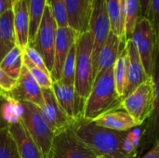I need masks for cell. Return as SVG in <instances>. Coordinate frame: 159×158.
Here are the masks:
<instances>
[{
    "mask_svg": "<svg viewBox=\"0 0 159 158\" xmlns=\"http://www.w3.org/2000/svg\"><path fill=\"white\" fill-rule=\"evenodd\" d=\"M18 85V80L7 75L1 68H0V89L5 92H9L13 88H15Z\"/></svg>",
    "mask_w": 159,
    "mask_h": 158,
    "instance_id": "d6a6232c",
    "label": "cell"
},
{
    "mask_svg": "<svg viewBox=\"0 0 159 158\" xmlns=\"http://www.w3.org/2000/svg\"><path fill=\"white\" fill-rule=\"evenodd\" d=\"M126 50L128 54V68L124 99L128 95H129L135 88H137L141 84L150 78L145 73L138 51L130 39L127 40L126 42Z\"/></svg>",
    "mask_w": 159,
    "mask_h": 158,
    "instance_id": "9a60e30c",
    "label": "cell"
},
{
    "mask_svg": "<svg viewBox=\"0 0 159 158\" xmlns=\"http://www.w3.org/2000/svg\"><path fill=\"white\" fill-rule=\"evenodd\" d=\"M12 1H13V2H14V1H15V0H12Z\"/></svg>",
    "mask_w": 159,
    "mask_h": 158,
    "instance_id": "74e56055",
    "label": "cell"
},
{
    "mask_svg": "<svg viewBox=\"0 0 159 158\" xmlns=\"http://www.w3.org/2000/svg\"><path fill=\"white\" fill-rule=\"evenodd\" d=\"M78 34H77L74 29L69 26L58 27L54 47L53 68L50 73L53 82L60 81L64 61L71 47H73V45L75 44Z\"/></svg>",
    "mask_w": 159,
    "mask_h": 158,
    "instance_id": "7c38bea8",
    "label": "cell"
},
{
    "mask_svg": "<svg viewBox=\"0 0 159 158\" xmlns=\"http://www.w3.org/2000/svg\"><path fill=\"white\" fill-rule=\"evenodd\" d=\"M6 93L9 98L19 102H31L39 108H41L44 104L42 88L24 65L22 66L20 77L18 79L17 87L11 91Z\"/></svg>",
    "mask_w": 159,
    "mask_h": 158,
    "instance_id": "30bf717a",
    "label": "cell"
},
{
    "mask_svg": "<svg viewBox=\"0 0 159 158\" xmlns=\"http://www.w3.org/2000/svg\"><path fill=\"white\" fill-rule=\"evenodd\" d=\"M75 58H76V47L75 44L71 47L66 60L63 64L61 77L60 82L64 85L75 86Z\"/></svg>",
    "mask_w": 159,
    "mask_h": 158,
    "instance_id": "83f0119b",
    "label": "cell"
},
{
    "mask_svg": "<svg viewBox=\"0 0 159 158\" xmlns=\"http://www.w3.org/2000/svg\"><path fill=\"white\" fill-rule=\"evenodd\" d=\"M89 31L90 32L93 39L92 63L93 74L95 78L97 74V66L100 52L102 47L104 46L109 34L111 33V24L106 8L105 0H93Z\"/></svg>",
    "mask_w": 159,
    "mask_h": 158,
    "instance_id": "52a82bcc",
    "label": "cell"
},
{
    "mask_svg": "<svg viewBox=\"0 0 159 158\" xmlns=\"http://www.w3.org/2000/svg\"><path fill=\"white\" fill-rule=\"evenodd\" d=\"M67 12L68 26L77 34L89 30V19L93 0H63Z\"/></svg>",
    "mask_w": 159,
    "mask_h": 158,
    "instance_id": "5bb4252c",
    "label": "cell"
},
{
    "mask_svg": "<svg viewBox=\"0 0 159 158\" xmlns=\"http://www.w3.org/2000/svg\"><path fill=\"white\" fill-rule=\"evenodd\" d=\"M8 131L14 140L20 158H43L42 153L21 121H16L8 126Z\"/></svg>",
    "mask_w": 159,
    "mask_h": 158,
    "instance_id": "2e32d148",
    "label": "cell"
},
{
    "mask_svg": "<svg viewBox=\"0 0 159 158\" xmlns=\"http://www.w3.org/2000/svg\"><path fill=\"white\" fill-rule=\"evenodd\" d=\"M75 47L76 58L75 89L79 97L87 100L95 79L92 63L93 39L89 31L78 34L75 41Z\"/></svg>",
    "mask_w": 159,
    "mask_h": 158,
    "instance_id": "3957f363",
    "label": "cell"
},
{
    "mask_svg": "<svg viewBox=\"0 0 159 158\" xmlns=\"http://www.w3.org/2000/svg\"><path fill=\"white\" fill-rule=\"evenodd\" d=\"M95 153L83 142L71 127L54 133L48 158H97Z\"/></svg>",
    "mask_w": 159,
    "mask_h": 158,
    "instance_id": "ba28073f",
    "label": "cell"
},
{
    "mask_svg": "<svg viewBox=\"0 0 159 158\" xmlns=\"http://www.w3.org/2000/svg\"><path fill=\"white\" fill-rule=\"evenodd\" d=\"M23 53L28 57V59L38 68H40L41 70L45 71L46 73H49V71L48 70V68L45 65V62L43 61L42 56L40 55V53L32 46L28 45L24 49H23ZM50 74V73H49Z\"/></svg>",
    "mask_w": 159,
    "mask_h": 158,
    "instance_id": "1f68e13d",
    "label": "cell"
},
{
    "mask_svg": "<svg viewBox=\"0 0 159 158\" xmlns=\"http://www.w3.org/2000/svg\"><path fill=\"white\" fill-rule=\"evenodd\" d=\"M19 104L20 108V120L39 147L43 158H48L54 132L45 121L39 107L26 102H19Z\"/></svg>",
    "mask_w": 159,
    "mask_h": 158,
    "instance_id": "277c9868",
    "label": "cell"
},
{
    "mask_svg": "<svg viewBox=\"0 0 159 158\" xmlns=\"http://www.w3.org/2000/svg\"><path fill=\"white\" fill-rule=\"evenodd\" d=\"M12 11L17 46L23 51L29 45L30 16L27 0H15L12 5Z\"/></svg>",
    "mask_w": 159,
    "mask_h": 158,
    "instance_id": "e0dca14e",
    "label": "cell"
},
{
    "mask_svg": "<svg viewBox=\"0 0 159 158\" xmlns=\"http://www.w3.org/2000/svg\"><path fill=\"white\" fill-rule=\"evenodd\" d=\"M126 47V42L122 41L117 35H116L112 31L108 35V38L102 47L97 66V74L103 73L110 68L114 67L117 58L124 50Z\"/></svg>",
    "mask_w": 159,
    "mask_h": 158,
    "instance_id": "ffe728a7",
    "label": "cell"
},
{
    "mask_svg": "<svg viewBox=\"0 0 159 158\" xmlns=\"http://www.w3.org/2000/svg\"><path fill=\"white\" fill-rule=\"evenodd\" d=\"M23 65L29 70L34 80L37 82V84L42 89L52 88L53 80L51 78V74L49 73H46L45 71L35 66L24 53H23Z\"/></svg>",
    "mask_w": 159,
    "mask_h": 158,
    "instance_id": "f1b7e54d",
    "label": "cell"
},
{
    "mask_svg": "<svg viewBox=\"0 0 159 158\" xmlns=\"http://www.w3.org/2000/svg\"><path fill=\"white\" fill-rule=\"evenodd\" d=\"M153 79L155 82V103L150 118L144 123L145 128L143 134V143L145 144V146L154 144L159 139V49Z\"/></svg>",
    "mask_w": 159,
    "mask_h": 158,
    "instance_id": "d6986e66",
    "label": "cell"
},
{
    "mask_svg": "<svg viewBox=\"0 0 159 158\" xmlns=\"http://www.w3.org/2000/svg\"><path fill=\"white\" fill-rule=\"evenodd\" d=\"M127 68H128V54L126 47L117 58L114 65V79L116 89L118 95L124 99L126 83H127Z\"/></svg>",
    "mask_w": 159,
    "mask_h": 158,
    "instance_id": "d4e9b609",
    "label": "cell"
},
{
    "mask_svg": "<svg viewBox=\"0 0 159 158\" xmlns=\"http://www.w3.org/2000/svg\"><path fill=\"white\" fill-rule=\"evenodd\" d=\"M13 1L12 0H0V16L5 13L7 10L12 8Z\"/></svg>",
    "mask_w": 159,
    "mask_h": 158,
    "instance_id": "d590c367",
    "label": "cell"
},
{
    "mask_svg": "<svg viewBox=\"0 0 159 158\" xmlns=\"http://www.w3.org/2000/svg\"><path fill=\"white\" fill-rule=\"evenodd\" d=\"M52 89L60 106L70 118L75 120L83 117L86 100L76 94L75 86L64 85L60 81H54Z\"/></svg>",
    "mask_w": 159,
    "mask_h": 158,
    "instance_id": "4fadbf2b",
    "label": "cell"
},
{
    "mask_svg": "<svg viewBox=\"0 0 159 158\" xmlns=\"http://www.w3.org/2000/svg\"><path fill=\"white\" fill-rule=\"evenodd\" d=\"M144 17H146L149 20V21L151 22V24L156 32L159 46V0H149L148 1Z\"/></svg>",
    "mask_w": 159,
    "mask_h": 158,
    "instance_id": "4dcf8cb0",
    "label": "cell"
},
{
    "mask_svg": "<svg viewBox=\"0 0 159 158\" xmlns=\"http://www.w3.org/2000/svg\"><path fill=\"white\" fill-rule=\"evenodd\" d=\"M140 158H159V139L153 144L152 148Z\"/></svg>",
    "mask_w": 159,
    "mask_h": 158,
    "instance_id": "e575fe53",
    "label": "cell"
},
{
    "mask_svg": "<svg viewBox=\"0 0 159 158\" xmlns=\"http://www.w3.org/2000/svg\"><path fill=\"white\" fill-rule=\"evenodd\" d=\"M47 6L49 7L58 27H67L68 18L63 0H47Z\"/></svg>",
    "mask_w": 159,
    "mask_h": 158,
    "instance_id": "f546056e",
    "label": "cell"
},
{
    "mask_svg": "<svg viewBox=\"0 0 159 158\" xmlns=\"http://www.w3.org/2000/svg\"><path fill=\"white\" fill-rule=\"evenodd\" d=\"M71 128L76 136L85 142L97 156L110 158H130L125 153L124 132L114 131L97 126L92 120L80 117L75 119Z\"/></svg>",
    "mask_w": 159,
    "mask_h": 158,
    "instance_id": "6da1fadb",
    "label": "cell"
},
{
    "mask_svg": "<svg viewBox=\"0 0 159 158\" xmlns=\"http://www.w3.org/2000/svg\"><path fill=\"white\" fill-rule=\"evenodd\" d=\"M7 100V95L5 91L0 89V129L8 127L7 124L4 120V115H3V110H4V105L5 102Z\"/></svg>",
    "mask_w": 159,
    "mask_h": 158,
    "instance_id": "836d02e7",
    "label": "cell"
},
{
    "mask_svg": "<svg viewBox=\"0 0 159 158\" xmlns=\"http://www.w3.org/2000/svg\"><path fill=\"white\" fill-rule=\"evenodd\" d=\"M30 26H29V45L32 46L34 42L39 24L41 22L45 7L47 6V0H27Z\"/></svg>",
    "mask_w": 159,
    "mask_h": 158,
    "instance_id": "cb8c5ba5",
    "label": "cell"
},
{
    "mask_svg": "<svg viewBox=\"0 0 159 158\" xmlns=\"http://www.w3.org/2000/svg\"><path fill=\"white\" fill-rule=\"evenodd\" d=\"M0 158H20L8 127L0 129Z\"/></svg>",
    "mask_w": 159,
    "mask_h": 158,
    "instance_id": "4316f807",
    "label": "cell"
},
{
    "mask_svg": "<svg viewBox=\"0 0 159 158\" xmlns=\"http://www.w3.org/2000/svg\"><path fill=\"white\" fill-rule=\"evenodd\" d=\"M92 121L97 126L118 132L128 131L140 126L123 107L110 111Z\"/></svg>",
    "mask_w": 159,
    "mask_h": 158,
    "instance_id": "ac0fdd59",
    "label": "cell"
},
{
    "mask_svg": "<svg viewBox=\"0 0 159 158\" xmlns=\"http://www.w3.org/2000/svg\"><path fill=\"white\" fill-rule=\"evenodd\" d=\"M57 29L58 25L56 23V20L49 7L46 6L34 42L32 47H34L40 53L49 73H51L53 68L54 47Z\"/></svg>",
    "mask_w": 159,
    "mask_h": 158,
    "instance_id": "9c48e42d",
    "label": "cell"
},
{
    "mask_svg": "<svg viewBox=\"0 0 159 158\" xmlns=\"http://www.w3.org/2000/svg\"><path fill=\"white\" fill-rule=\"evenodd\" d=\"M111 31L122 41L126 38V0H105Z\"/></svg>",
    "mask_w": 159,
    "mask_h": 158,
    "instance_id": "44dd1931",
    "label": "cell"
},
{
    "mask_svg": "<svg viewBox=\"0 0 159 158\" xmlns=\"http://www.w3.org/2000/svg\"><path fill=\"white\" fill-rule=\"evenodd\" d=\"M42 93L44 104L40 108V111L50 129L55 133L71 127L75 120L70 118L60 106L52 88L42 89Z\"/></svg>",
    "mask_w": 159,
    "mask_h": 158,
    "instance_id": "8fae6325",
    "label": "cell"
},
{
    "mask_svg": "<svg viewBox=\"0 0 159 158\" xmlns=\"http://www.w3.org/2000/svg\"><path fill=\"white\" fill-rule=\"evenodd\" d=\"M23 66V51L18 46L13 47L0 62V68L10 77L19 79Z\"/></svg>",
    "mask_w": 159,
    "mask_h": 158,
    "instance_id": "603a6c76",
    "label": "cell"
},
{
    "mask_svg": "<svg viewBox=\"0 0 159 158\" xmlns=\"http://www.w3.org/2000/svg\"><path fill=\"white\" fill-rule=\"evenodd\" d=\"M143 15L142 0H126V38H130L134 27Z\"/></svg>",
    "mask_w": 159,
    "mask_h": 158,
    "instance_id": "484cf974",
    "label": "cell"
},
{
    "mask_svg": "<svg viewBox=\"0 0 159 158\" xmlns=\"http://www.w3.org/2000/svg\"><path fill=\"white\" fill-rule=\"evenodd\" d=\"M154 103L155 82L153 77H150L123 100L122 107L142 126L150 118Z\"/></svg>",
    "mask_w": 159,
    "mask_h": 158,
    "instance_id": "8992f818",
    "label": "cell"
},
{
    "mask_svg": "<svg viewBox=\"0 0 159 158\" xmlns=\"http://www.w3.org/2000/svg\"><path fill=\"white\" fill-rule=\"evenodd\" d=\"M129 39L138 51L145 73L153 77L158 54V41L151 22L144 15L138 20Z\"/></svg>",
    "mask_w": 159,
    "mask_h": 158,
    "instance_id": "5b68a950",
    "label": "cell"
},
{
    "mask_svg": "<svg viewBox=\"0 0 159 158\" xmlns=\"http://www.w3.org/2000/svg\"><path fill=\"white\" fill-rule=\"evenodd\" d=\"M17 46L12 8L0 16V62L4 57Z\"/></svg>",
    "mask_w": 159,
    "mask_h": 158,
    "instance_id": "7402d4cb",
    "label": "cell"
},
{
    "mask_svg": "<svg viewBox=\"0 0 159 158\" xmlns=\"http://www.w3.org/2000/svg\"><path fill=\"white\" fill-rule=\"evenodd\" d=\"M97 158H110V157H107V156H98Z\"/></svg>",
    "mask_w": 159,
    "mask_h": 158,
    "instance_id": "8d00e7d4",
    "label": "cell"
},
{
    "mask_svg": "<svg viewBox=\"0 0 159 158\" xmlns=\"http://www.w3.org/2000/svg\"><path fill=\"white\" fill-rule=\"evenodd\" d=\"M123 99L116 89L114 67L97 74L91 91L86 100L83 117L95 120L99 116L122 107Z\"/></svg>",
    "mask_w": 159,
    "mask_h": 158,
    "instance_id": "7a4b0ae2",
    "label": "cell"
}]
</instances>
